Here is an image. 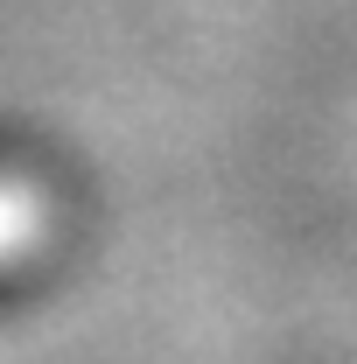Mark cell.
I'll list each match as a JSON object with an SVG mask.
<instances>
[{
  "instance_id": "6da1fadb",
  "label": "cell",
  "mask_w": 357,
  "mask_h": 364,
  "mask_svg": "<svg viewBox=\"0 0 357 364\" xmlns=\"http://www.w3.org/2000/svg\"><path fill=\"white\" fill-rule=\"evenodd\" d=\"M0 301H14V273H0Z\"/></svg>"
}]
</instances>
